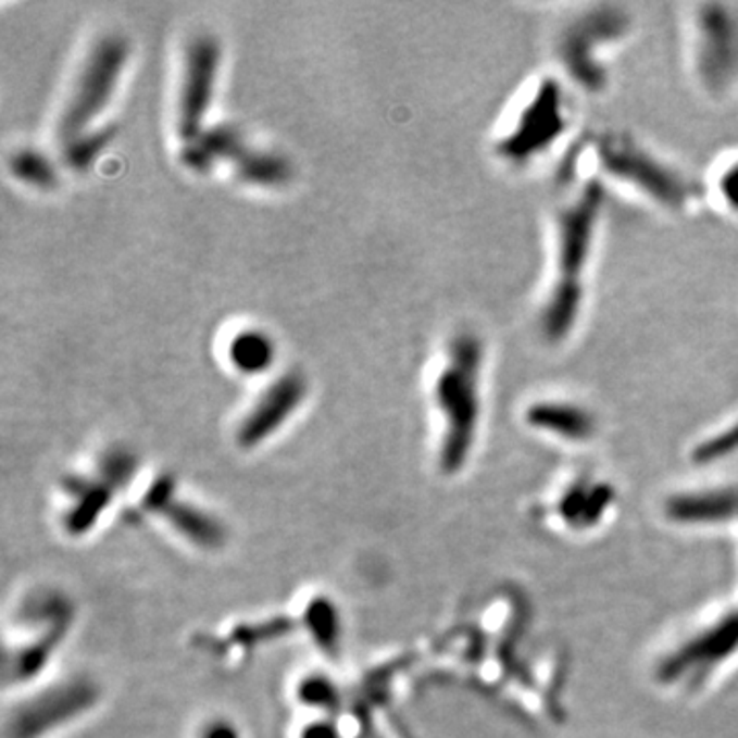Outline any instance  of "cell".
Returning a JSON list of instances; mask_svg holds the SVG:
<instances>
[{"instance_id":"obj_1","label":"cell","mask_w":738,"mask_h":738,"mask_svg":"<svg viewBox=\"0 0 738 738\" xmlns=\"http://www.w3.org/2000/svg\"><path fill=\"white\" fill-rule=\"evenodd\" d=\"M603 203L601 183L589 179L552 214L548 277L536 312L538 333L550 345L568 341L580 323Z\"/></svg>"},{"instance_id":"obj_2","label":"cell","mask_w":738,"mask_h":738,"mask_svg":"<svg viewBox=\"0 0 738 738\" xmlns=\"http://www.w3.org/2000/svg\"><path fill=\"white\" fill-rule=\"evenodd\" d=\"M485 342L470 333H458L448 347V360L435 379V404L443 418L441 468L455 472L468 460L483 414Z\"/></svg>"},{"instance_id":"obj_3","label":"cell","mask_w":738,"mask_h":738,"mask_svg":"<svg viewBox=\"0 0 738 738\" xmlns=\"http://www.w3.org/2000/svg\"><path fill=\"white\" fill-rule=\"evenodd\" d=\"M595 163L608 179L668 212H684L700 198L698 187L677 166L630 134L603 136L595 146Z\"/></svg>"},{"instance_id":"obj_4","label":"cell","mask_w":738,"mask_h":738,"mask_svg":"<svg viewBox=\"0 0 738 738\" xmlns=\"http://www.w3.org/2000/svg\"><path fill=\"white\" fill-rule=\"evenodd\" d=\"M571 124V103L562 80L543 76L523 90L495 142V152L509 166L525 168L556 150Z\"/></svg>"},{"instance_id":"obj_5","label":"cell","mask_w":738,"mask_h":738,"mask_svg":"<svg viewBox=\"0 0 738 738\" xmlns=\"http://www.w3.org/2000/svg\"><path fill=\"white\" fill-rule=\"evenodd\" d=\"M630 34V15L620 7H595L571 18L556 37V60L571 85L601 92L610 85L605 54Z\"/></svg>"},{"instance_id":"obj_6","label":"cell","mask_w":738,"mask_h":738,"mask_svg":"<svg viewBox=\"0 0 738 738\" xmlns=\"http://www.w3.org/2000/svg\"><path fill=\"white\" fill-rule=\"evenodd\" d=\"M691 71L712 99L738 95V7L708 2L693 9L689 21Z\"/></svg>"},{"instance_id":"obj_7","label":"cell","mask_w":738,"mask_h":738,"mask_svg":"<svg viewBox=\"0 0 738 738\" xmlns=\"http://www.w3.org/2000/svg\"><path fill=\"white\" fill-rule=\"evenodd\" d=\"M126 58L127 46L117 37H108L95 48L60 122V136L64 142H73L85 136V129L105 109L117 85V78L124 71Z\"/></svg>"},{"instance_id":"obj_8","label":"cell","mask_w":738,"mask_h":738,"mask_svg":"<svg viewBox=\"0 0 738 738\" xmlns=\"http://www.w3.org/2000/svg\"><path fill=\"white\" fill-rule=\"evenodd\" d=\"M95 700L97 689L87 681H71L52 687L18 708L11 722L9 735L11 738H39L89 710Z\"/></svg>"},{"instance_id":"obj_9","label":"cell","mask_w":738,"mask_h":738,"mask_svg":"<svg viewBox=\"0 0 738 738\" xmlns=\"http://www.w3.org/2000/svg\"><path fill=\"white\" fill-rule=\"evenodd\" d=\"M217 66H220V48H217L216 39L212 37L196 39L187 55V71H185L179 109V134L189 142H193L201 134L203 117L214 97Z\"/></svg>"},{"instance_id":"obj_10","label":"cell","mask_w":738,"mask_h":738,"mask_svg":"<svg viewBox=\"0 0 738 738\" xmlns=\"http://www.w3.org/2000/svg\"><path fill=\"white\" fill-rule=\"evenodd\" d=\"M307 395L304 379L288 374L275 381L261 400L252 406L251 414L242 421L238 429V443L242 448H254L277 431L289 414L293 413Z\"/></svg>"},{"instance_id":"obj_11","label":"cell","mask_w":738,"mask_h":738,"mask_svg":"<svg viewBox=\"0 0 738 738\" xmlns=\"http://www.w3.org/2000/svg\"><path fill=\"white\" fill-rule=\"evenodd\" d=\"M525 418L534 429L566 441H587L597 429L595 414L566 398H540L529 404Z\"/></svg>"},{"instance_id":"obj_12","label":"cell","mask_w":738,"mask_h":738,"mask_svg":"<svg viewBox=\"0 0 738 738\" xmlns=\"http://www.w3.org/2000/svg\"><path fill=\"white\" fill-rule=\"evenodd\" d=\"M159 509H164L168 513V520L175 523V527L196 543L214 548L224 538L222 527L212 517H208L205 513L198 511L196 506L168 501Z\"/></svg>"},{"instance_id":"obj_13","label":"cell","mask_w":738,"mask_h":738,"mask_svg":"<svg viewBox=\"0 0 738 738\" xmlns=\"http://www.w3.org/2000/svg\"><path fill=\"white\" fill-rule=\"evenodd\" d=\"M233 361L242 372H261L270 367L273 358L271 341L261 333H245L233 342Z\"/></svg>"},{"instance_id":"obj_14","label":"cell","mask_w":738,"mask_h":738,"mask_svg":"<svg viewBox=\"0 0 738 738\" xmlns=\"http://www.w3.org/2000/svg\"><path fill=\"white\" fill-rule=\"evenodd\" d=\"M242 164H238L240 177L259 183V185H277L284 179H288V164L277 157L270 154H242Z\"/></svg>"},{"instance_id":"obj_15","label":"cell","mask_w":738,"mask_h":738,"mask_svg":"<svg viewBox=\"0 0 738 738\" xmlns=\"http://www.w3.org/2000/svg\"><path fill=\"white\" fill-rule=\"evenodd\" d=\"M712 189L714 198L721 201V205L738 216V154L726 159L718 166L712 180Z\"/></svg>"},{"instance_id":"obj_16","label":"cell","mask_w":738,"mask_h":738,"mask_svg":"<svg viewBox=\"0 0 738 738\" xmlns=\"http://www.w3.org/2000/svg\"><path fill=\"white\" fill-rule=\"evenodd\" d=\"M308 624L310 630L316 634L318 642H323L326 649H333L339 636V617L335 608L328 601H316L308 610Z\"/></svg>"},{"instance_id":"obj_17","label":"cell","mask_w":738,"mask_h":738,"mask_svg":"<svg viewBox=\"0 0 738 738\" xmlns=\"http://www.w3.org/2000/svg\"><path fill=\"white\" fill-rule=\"evenodd\" d=\"M13 171L21 179L37 187H50L55 180L54 168L36 152H23L13 161Z\"/></svg>"},{"instance_id":"obj_18","label":"cell","mask_w":738,"mask_h":738,"mask_svg":"<svg viewBox=\"0 0 738 738\" xmlns=\"http://www.w3.org/2000/svg\"><path fill=\"white\" fill-rule=\"evenodd\" d=\"M108 504V490L105 488L90 487L85 490V497L80 499V503L74 506V513L71 515V527L76 531H85L89 527L92 520L103 511V506Z\"/></svg>"},{"instance_id":"obj_19","label":"cell","mask_w":738,"mask_h":738,"mask_svg":"<svg viewBox=\"0 0 738 738\" xmlns=\"http://www.w3.org/2000/svg\"><path fill=\"white\" fill-rule=\"evenodd\" d=\"M109 140L108 132H99V134H85L80 138H76L71 142L68 148V159L71 164L76 168H87L92 159L101 152V148L105 146Z\"/></svg>"},{"instance_id":"obj_20","label":"cell","mask_w":738,"mask_h":738,"mask_svg":"<svg viewBox=\"0 0 738 738\" xmlns=\"http://www.w3.org/2000/svg\"><path fill=\"white\" fill-rule=\"evenodd\" d=\"M300 696H302L304 702L318 705V708L330 705L337 698L335 687L325 679H308L307 684L302 685V689H300Z\"/></svg>"},{"instance_id":"obj_21","label":"cell","mask_w":738,"mask_h":738,"mask_svg":"<svg viewBox=\"0 0 738 738\" xmlns=\"http://www.w3.org/2000/svg\"><path fill=\"white\" fill-rule=\"evenodd\" d=\"M738 448V421L733 423L726 431L716 435L714 439H710L708 443H703L700 458H716L721 453H728V451L737 450Z\"/></svg>"},{"instance_id":"obj_22","label":"cell","mask_w":738,"mask_h":738,"mask_svg":"<svg viewBox=\"0 0 738 738\" xmlns=\"http://www.w3.org/2000/svg\"><path fill=\"white\" fill-rule=\"evenodd\" d=\"M203 738H238V733L228 724H212Z\"/></svg>"},{"instance_id":"obj_23","label":"cell","mask_w":738,"mask_h":738,"mask_svg":"<svg viewBox=\"0 0 738 738\" xmlns=\"http://www.w3.org/2000/svg\"><path fill=\"white\" fill-rule=\"evenodd\" d=\"M302 738H339L337 730L328 724H314L310 726Z\"/></svg>"}]
</instances>
